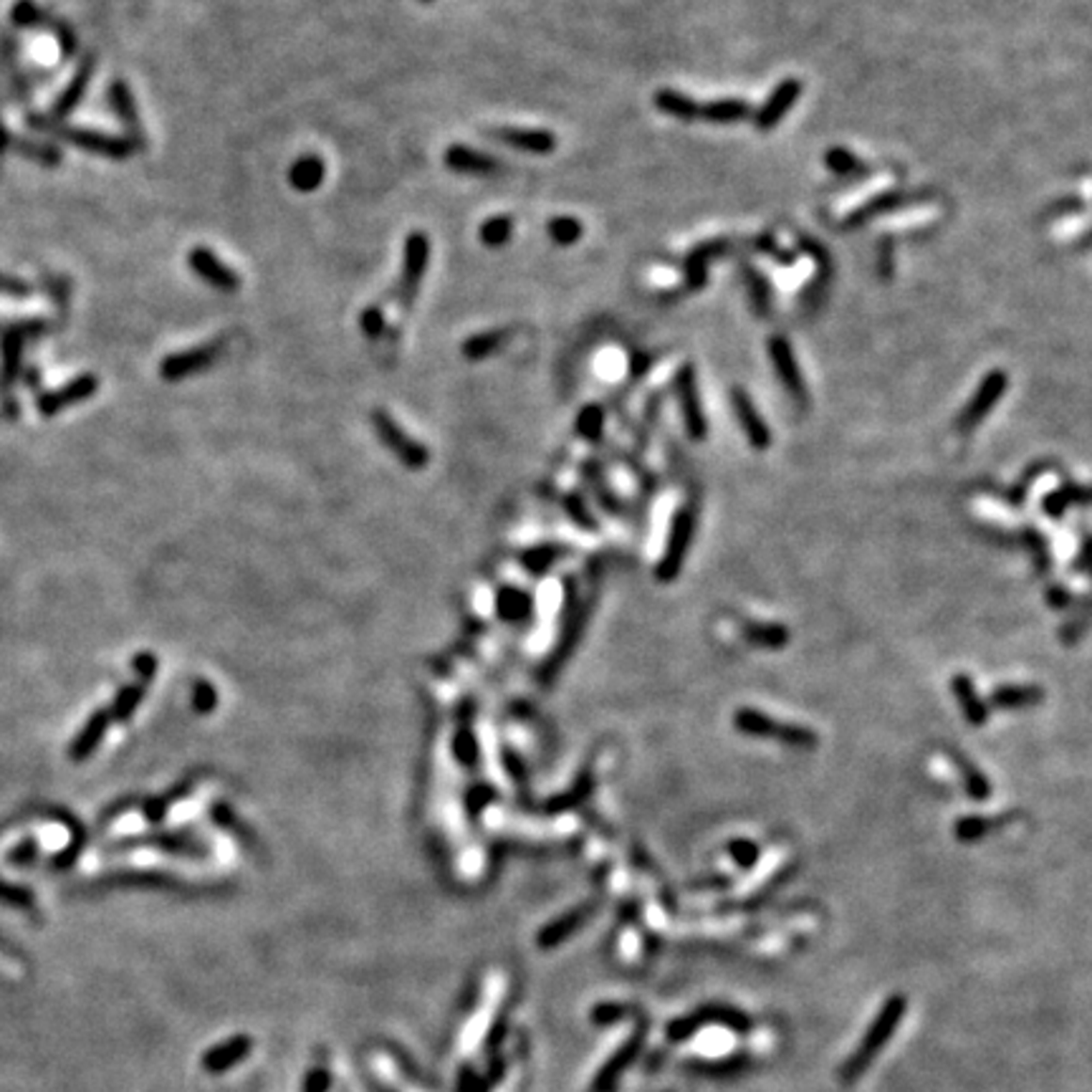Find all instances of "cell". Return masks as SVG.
<instances>
[{
  "label": "cell",
  "instance_id": "58",
  "mask_svg": "<svg viewBox=\"0 0 1092 1092\" xmlns=\"http://www.w3.org/2000/svg\"><path fill=\"white\" fill-rule=\"evenodd\" d=\"M213 704H215V693L211 690V686H198V690H195V705H198L200 711H211Z\"/></svg>",
  "mask_w": 1092,
  "mask_h": 1092
},
{
  "label": "cell",
  "instance_id": "37",
  "mask_svg": "<svg viewBox=\"0 0 1092 1092\" xmlns=\"http://www.w3.org/2000/svg\"><path fill=\"white\" fill-rule=\"evenodd\" d=\"M546 233H549V238L557 243V245L566 248V245H575V243L582 238L584 226L582 220L575 218V215H557V218L549 220Z\"/></svg>",
  "mask_w": 1092,
  "mask_h": 1092
},
{
  "label": "cell",
  "instance_id": "1",
  "mask_svg": "<svg viewBox=\"0 0 1092 1092\" xmlns=\"http://www.w3.org/2000/svg\"><path fill=\"white\" fill-rule=\"evenodd\" d=\"M906 1009H908L906 996L900 994L890 996L888 1002L882 1004L880 1011H878V1017L873 1020V1024L867 1027L865 1037L860 1039L855 1052H852L847 1060H845V1065H842L840 1069L842 1083H858L860 1077L865 1075L867 1069H870V1065L878 1060V1054L882 1052V1047H885V1044L893 1039V1035L898 1032L900 1021L906 1017Z\"/></svg>",
  "mask_w": 1092,
  "mask_h": 1092
},
{
  "label": "cell",
  "instance_id": "62",
  "mask_svg": "<svg viewBox=\"0 0 1092 1092\" xmlns=\"http://www.w3.org/2000/svg\"><path fill=\"white\" fill-rule=\"evenodd\" d=\"M8 147V135H6V130L0 127V154H3V150Z\"/></svg>",
  "mask_w": 1092,
  "mask_h": 1092
},
{
  "label": "cell",
  "instance_id": "55",
  "mask_svg": "<svg viewBox=\"0 0 1092 1092\" xmlns=\"http://www.w3.org/2000/svg\"><path fill=\"white\" fill-rule=\"evenodd\" d=\"M880 276L882 278L893 276V238H882L880 243Z\"/></svg>",
  "mask_w": 1092,
  "mask_h": 1092
},
{
  "label": "cell",
  "instance_id": "44",
  "mask_svg": "<svg viewBox=\"0 0 1092 1092\" xmlns=\"http://www.w3.org/2000/svg\"><path fill=\"white\" fill-rule=\"evenodd\" d=\"M13 21L18 25H49L51 18L33 3V0H18L13 6Z\"/></svg>",
  "mask_w": 1092,
  "mask_h": 1092
},
{
  "label": "cell",
  "instance_id": "15",
  "mask_svg": "<svg viewBox=\"0 0 1092 1092\" xmlns=\"http://www.w3.org/2000/svg\"><path fill=\"white\" fill-rule=\"evenodd\" d=\"M731 404H734V413H736V420L744 430L749 445L753 451H768L771 448V430L756 410L752 395L744 388H734L731 389Z\"/></svg>",
  "mask_w": 1092,
  "mask_h": 1092
},
{
  "label": "cell",
  "instance_id": "36",
  "mask_svg": "<svg viewBox=\"0 0 1092 1092\" xmlns=\"http://www.w3.org/2000/svg\"><path fill=\"white\" fill-rule=\"evenodd\" d=\"M514 235V218L511 215H494L478 228V238L485 248H503Z\"/></svg>",
  "mask_w": 1092,
  "mask_h": 1092
},
{
  "label": "cell",
  "instance_id": "26",
  "mask_svg": "<svg viewBox=\"0 0 1092 1092\" xmlns=\"http://www.w3.org/2000/svg\"><path fill=\"white\" fill-rule=\"evenodd\" d=\"M91 71H94V58L87 56L81 61L79 71L73 73L71 84H69L64 89V94L56 99V104L51 109V119H64V117H69V114L81 104V99H84V94L89 89Z\"/></svg>",
  "mask_w": 1092,
  "mask_h": 1092
},
{
  "label": "cell",
  "instance_id": "7",
  "mask_svg": "<svg viewBox=\"0 0 1092 1092\" xmlns=\"http://www.w3.org/2000/svg\"><path fill=\"white\" fill-rule=\"evenodd\" d=\"M372 422H374V430H377V435H380V440L385 445H388L389 451L400 458V461L407 466V468H425L430 461V453L425 445H420L418 440H413V437L407 435L400 425H397L392 418H389L385 410H374L372 413Z\"/></svg>",
  "mask_w": 1092,
  "mask_h": 1092
},
{
  "label": "cell",
  "instance_id": "25",
  "mask_svg": "<svg viewBox=\"0 0 1092 1092\" xmlns=\"http://www.w3.org/2000/svg\"><path fill=\"white\" fill-rule=\"evenodd\" d=\"M951 690H954L956 701L961 705L963 719L969 720L971 726H984L989 720V705L987 701L979 696V690L973 686V680H971L969 675L958 673V675H954V680H951Z\"/></svg>",
  "mask_w": 1092,
  "mask_h": 1092
},
{
  "label": "cell",
  "instance_id": "27",
  "mask_svg": "<svg viewBox=\"0 0 1092 1092\" xmlns=\"http://www.w3.org/2000/svg\"><path fill=\"white\" fill-rule=\"evenodd\" d=\"M324 178H326V165H324V160L319 154H304V157H299V160L293 162L292 170H289V182H292L293 190H299V193H314V190H319Z\"/></svg>",
  "mask_w": 1092,
  "mask_h": 1092
},
{
  "label": "cell",
  "instance_id": "42",
  "mask_svg": "<svg viewBox=\"0 0 1092 1092\" xmlns=\"http://www.w3.org/2000/svg\"><path fill=\"white\" fill-rule=\"evenodd\" d=\"M991 830V819L981 817V815H969L956 822V837L961 842H976Z\"/></svg>",
  "mask_w": 1092,
  "mask_h": 1092
},
{
  "label": "cell",
  "instance_id": "61",
  "mask_svg": "<svg viewBox=\"0 0 1092 1092\" xmlns=\"http://www.w3.org/2000/svg\"><path fill=\"white\" fill-rule=\"evenodd\" d=\"M1047 599H1050V602L1054 607H1062V605H1068V602H1069V597H1068V594H1065V592L1060 590V587H1054V590H1050V594H1047Z\"/></svg>",
  "mask_w": 1092,
  "mask_h": 1092
},
{
  "label": "cell",
  "instance_id": "40",
  "mask_svg": "<svg viewBox=\"0 0 1092 1092\" xmlns=\"http://www.w3.org/2000/svg\"><path fill=\"white\" fill-rule=\"evenodd\" d=\"M499 609H501V617H506L511 623H518V620H524L531 612V599L521 590H503L499 594Z\"/></svg>",
  "mask_w": 1092,
  "mask_h": 1092
},
{
  "label": "cell",
  "instance_id": "46",
  "mask_svg": "<svg viewBox=\"0 0 1092 1092\" xmlns=\"http://www.w3.org/2000/svg\"><path fill=\"white\" fill-rule=\"evenodd\" d=\"M728 855L736 860L738 867L752 870L759 860V845H753L752 840H731L728 842Z\"/></svg>",
  "mask_w": 1092,
  "mask_h": 1092
},
{
  "label": "cell",
  "instance_id": "30",
  "mask_svg": "<svg viewBox=\"0 0 1092 1092\" xmlns=\"http://www.w3.org/2000/svg\"><path fill=\"white\" fill-rule=\"evenodd\" d=\"M106 726H109V713L104 711L94 713V716L87 720V726L81 728L79 736L73 738L71 749H69V756H71L73 761L89 759L91 753H94V749L99 746V741L104 738Z\"/></svg>",
  "mask_w": 1092,
  "mask_h": 1092
},
{
  "label": "cell",
  "instance_id": "23",
  "mask_svg": "<svg viewBox=\"0 0 1092 1092\" xmlns=\"http://www.w3.org/2000/svg\"><path fill=\"white\" fill-rule=\"evenodd\" d=\"M597 913V903H584V906L575 908V910H566L564 915H559L557 921L549 923L546 928L539 933V946L554 948L559 943H564L569 936H575L577 930L582 928L584 923L590 921L592 915Z\"/></svg>",
  "mask_w": 1092,
  "mask_h": 1092
},
{
  "label": "cell",
  "instance_id": "6",
  "mask_svg": "<svg viewBox=\"0 0 1092 1092\" xmlns=\"http://www.w3.org/2000/svg\"><path fill=\"white\" fill-rule=\"evenodd\" d=\"M673 385H675V397H678L680 415H683V422H686V433L693 437V440H704V437L708 435V422H705L704 407H701V397H698L696 370H693V364L690 362L680 364Z\"/></svg>",
  "mask_w": 1092,
  "mask_h": 1092
},
{
  "label": "cell",
  "instance_id": "56",
  "mask_svg": "<svg viewBox=\"0 0 1092 1092\" xmlns=\"http://www.w3.org/2000/svg\"><path fill=\"white\" fill-rule=\"evenodd\" d=\"M0 900H8V903H16V906H28L31 903L28 893L18 888H8L6 882H0Z\"/></svg>",
  "mask_w": 1092,
  "mask_h": 1092
},
{
  "label": "cell",
  "instance_id": "41",
  "mask_svg": "<svg viewBox=\"0 0 1092 1092\" xmlns=\"http://www.w3.org/2000/svg\"><path fill=\"white\" fill-rule=\"evenodd\" d=\"M584 478H590L592 488H594V494H597L599 503H602V509L612 511V514H620V501H617V496L609 491V485L605 483V478H602V470H599V466L594 461L584 463Z\"/></svg>",
  "mask_w": 1092,
  "mask_h": 1092
},
{
  "label": "cell",
  "instance_id": "63",
  "mask_svg": "<svg viewBox=\"0 0 1092 1092\" xmlns=\"http://www.w3.org/2000/svg\"><path fill=\"white\" fill-rule=\"evenodd\" d=\"M422 3H433V0H422Z\"/></svg>",
  "mask_w": 1092,
  "mask_h": 1092
},
{
  "label": "cell",
  "instance_id": "45",
  "mask_svg": "<svg viewBox=\"0 0 1092 1092\" xmlns=\"http://www.w3.org/2000/svg\"><path fill=\"white\" fill-rule=\"evenodd\" d=\"M753 248L761 253H767V256H771V259L777 261L779 266H794V261H797V253L779 248L777 238H774V235L764 233V235H759V238H753Z\"/></svg>",
  "mask_w": 1092,
  "mask_h": 1092
},
{
  "label": "cell",
  "instance_id": "60",
  "mask_svg": "<svg viewBox=\"0 0 1092 1092\" xmlns=\"http://www.w3.org/2000/svg\"><path fill=\"white\" fill-rule=\"evenodd\" d=\"M1084 211V202L1077 200V198H1072V200H1062V205H1054L1052 208V215H1060V213H1083Z\"/></svg>",
  "mask_w": 1092,
  "mask_h": 1092
},
{
  "label": "cell",
  "instance_id": "17",
  "mask_svg": "<svg viewBox=\"0 0 1092 1092\" xmlns=\"http://www.w3.org/2000/svg\"><path fill=\"white\" fill-rule=\"evenodd\" d=\"M97 388H99V380L94 377V374H81V377L71 380L69 385H64V388H58V389H54V392L40 395L39 403H36V407H39L40 415L51 418V415L61 413V410L71 407V404L89 400V397L97 392Z\"/></svg>",
  "mask_w": 1092,
  "mask_h": 1092
},
{
  "label": "cell",
  "instance_id": "47",
  "mask_svg": "<svg viewBox=\"0 0 1092 1092\" xmlns=\"http://www.w3.org/2000/svg\"><path fill=\"white\" fill-rule=\"evenodd\" d=\"M359 326H362L364 337L380 340L382 334H385V314H382V309L377 307L364 309L362 314H359Z\"/></svg>",
  "mask_w": 1092,
  "mask_h": 1092
},
{
  "label": "cell",
  "instance_id": "14",
  "mask_svg": "<svg viewBox=\"0 0 1092 1092\" xmlns=\"http://www.w3.org/2000/svg\"><path fill=\"white\" fill-rule=\"evenodd\" d=\"M187 263H190V268H193V274L198 276V278H202L208 286L218 289V292L233 293L238 292V286H241V278L235 276V271H230V268H228L211 248H205V245L193 248L190 256H187Z\"/></svg>",
  "mask_w": 1092,
  "mask_h": 1092
},
{
  "label": "cell",
  "instance_id": "13",
  "mask_svg": "<svg viewBox=\"0 0 1092 1092\" xmlns=\"http://www.w3.org/2000/svg\"><path fill=\"white\" fill-rule=\"evenodd\" d=\"M768 356L774 362L777 377L782 380L784 389L797 400L799 404H807V388H804V377H801L799 364L794 356V349L789 340L784 337H771L768 340Z\"/></svg>",
  "mask_w": 1092,
  "mask_h": 1092
},
{
  "label": "cell",
  "instance_id": "21",
  "mask_svg": "<svg viewBox=\"0 0 1092 1092\" xmlns=\"http://www.w3.org/2000/svg\"><path fill=\"white\" fill-rule=\"evenodd\" d=\"M491 137L501 145L514 147L526 154H551L557 150V137L549 130H518V127H501L491 130Z\"/></svg>",
  "mask_w": 1092,
  "mask_h": 1092
},
{
  "label": "cell",
  "instance_id": "38",
  "mask_svg": "<svg viewBox=\"0 0 1092 1092\" xmlns=\"http://www.w3.org/2000/svg\"><path fill=\"white\" fill-rule=\"evenodd\" d=\"M602 433H605V410H602V404H584L579 415H577V435L584 437V440H599Z\"/></svg>",
  "mask_w": 1092,
  "mask_h": 1092
},
{
  "label": "cell",
  "instance_id": "18",
  "mask_svg": "<svg viewBox=\"0 0 1092 1092\" xmlns=\"http://www.w3.org/2000/svg\"><path fill=\"white\" fill-rule=\"evenodd\" d=\"M728 251H731V241H726V238H713V241L698 243L693 251H688L686 266H683L688 292H701L708 283V263Z\"/></svg>",
  "mask_w": 1092,
  "mask_h": 1092
},
{
  "label": "cell",
  "instance_id": "48",
  "mask_svg": "<svg viewBox=\"0 0 1092 1092\" xmlns=\"http://www.w3.org/2000/svg\"><path fill=\"white\" fill-rule=\"evenodd\" d=\"M16 150L18 152H24L25 157H33V160L43 162V165H56V162L61 160V154H58L56 147L33 145V142H25V139L16 142Z\"/></svg>",
  "mask_w": 1092,
  "mask_h": 1092
},
{
  "label": "cell",
  "instance_id": "31",
  "mask_svg": "<svg viewBox=\"0 0 1092 1092\" xmlns=\"http://www.w3.org/2000/svg\"><path fill=\"white\" fill-rule=\"evenodd\" d=\"M738 271H741V278L746 283V292H749V301H752L753 311L759 316H767L771 311V286H768L767 276L761 274L756 266H752L749 261H741Z\"/></svg>",
  "mask_w": 1092,
  "mask_h": 1092
},
{
  "label": "cell",
  "instance_id": "10",
  "mask_svg": "<svg viewBox=\"0 0 1092 1092\" xmlns=\"http://www.w3.org/2000/svg\"><path fill=\"white\" fill-rule=\"evenodd\" d=\"M220 352H223V341H211V344H200V347L185 349V352H175L160 362V377L167 382H178L198 372H205L215 364Z\"/></svg>",
  "mask_w": 1092,
  "mask_h": 1092
},
{
  "label": "cell",
  "instance_id": "49",
  "mask_svg": "<svg viewBox=\"0 0 1092 1092\" xmlns=\"http://www.w3.org/2000/svg\"><path fill=\"white\" fill-rule=\"evenodd\" d=\"M627 1006L625 1004H615V1002H607V1004H597L594 1006V1011H592V1021L594 1024H615V1021L625 1020L627 1017Z\"/></svg>",
  "mask_w": 1092,
  "mask_h": 1092
},
{
  "label": "cell",
  "instance_id": "5",
  "mask_svg": "<svg viewBox=\"0 0 1092 1092\" xmlns=\"http://www.w3.org/2000/svg\"><path fill=\"white\" fill-rule=\"evenodd\" d=\"M693 531H696V511L693 506H683V509L673 516L671 536H668V546L663 551V559L657 564V579L660 582H671L680 575L686 554L693 542Z\"/></svg>",
  "mask_w": 1092,
  "mask_h": 1092
},
{
  "label": "cell",
  "instance_id": "57",
  "mask_svg": "<svg viewBox=\"0 0 1092 1092\" xmlns=\"http://www.w3.org/2000/svg\"><path fill=\"white\" fill-rule=\"evenodd\" d=\"M650 367H653V356L645 352H635L632 355V380H640L642 374L650 372Z\"/></svg>",
  "mask_w": 1092,
  "mask_h": 1092
},
{
  "label": "cell",
  "instance_id": "8",
  "mask_svg": "<svg viewBox=\"0 0 1092 1092\" xmlns=\"http://www.w3.org/2000/svg\"><path fill=\"white\" fill-rule=\"evenodd\" d=\"M645 1035L647 1021H638V1027L632 1029V1035L627 1037V1039L617 1047L615 1054L602 1065V1069H599L597 1077L592 1080L590 1090L587 1092H615L623 1072H627V1068H630L632 1062L638 1060L640 1050H642V1042H645Z\"/></svg>",
  "mask_w": 1092,
  "mask_h": 1092
},
{
  "label": "cell",
  "instance_id": "51",
  "mask_svg": "<svg viewBox=\"0 0 1092 1092\" xmlns=\"http://www.w3.org/2000/svg\"><path fill=\"white\" fill-rule=\"evenodd\" d=\"M559 554H562L559 549H551V546H546V549H536V551H531V554H526L524 562L529 564V569H531V572H544V569H549V564L559 557Z\"/></svg>",
  "mask_w": 1092,
  "mask_h": 1092
},
{
  "label": "cell",
  "instance_id": "53",
  "mask_svg": "<svg viewBox=\"0 0 1092 1092\" xmlns=\"http://www.w3.org/2000/svg\"><path fill=\"white\" fill-rule=\"evenodd\" d=\"M31 292L33 289L25 281H18V278H10V276H0V293H6V296H28Z\"/></svg>",
  "mask_w": 1092,
  "mask_h": 1092
},
{
  "label": "cell",
  "instance_id": "11",
  "mask_svg": "<svg viewBox=\"0 0 1092 1092\" xmlns=\"http://www.w3.org/2000/svg\"><path fill=\"white\" fill-rule=\"evenodd\" d=\"M54 132L69 145L79 147L84 152L102 154V157H109V160H127L135 152V147L127 139L112 137V135H104V132L79 130V127H56Z\"/></svg>",
  "mask_w": 1092,
  "mask_h": 1092
},
{
  "label": "cell",
  "instance_id": "29",
  "mask_svg": "<svg viewBox=\"0 0 1092 1092\" xmlns=\"http://www.w3.org/2000/svg\"><path fill=\"white\" fill-rule=\"evenodd\" d=\"M753 114L752 104L744 99H716L708 104L701 106V117L698 119L711 121V124H738L746 121Z\"/></svg>",
  "mask_w": 1092,
  "mask_h": 1092
},
{
  "label": "cell",
  "instance_id": "33",
  "mask_svg": "<svg viewBox=\"0 0 1092 1092\" xmlns=\"http://www.w3.org/2000/svg\"><path fill=\"white\" fill-rule=\"evenodd\" d=\"M509 337L511 329H488V332L473 334V337H468V340L463 341L461 352L466 359H470V362H481L485 356L496 355V352L506 344Z\"/></svg>",
  "mask_w": 1092,
  "mask_h": 1092
},
{
  "label": "cell",
  "instance_id": "19",
  "mask_svg": "<svg viewBox=\"0 0 1092 1092\" xmlns=\"http://www.w3.org/2000/svg\"><path fill=\"white\" fill-rule=\"evenodd\" d=\"M445 167L448 170L458 172V175H496L503 170V165L494 154L478 152L473 147L466 145H451L445 150Z\"/></svg>",
  "mask_w": 1092,
  "mask_h": 1092
},
{
  "label": "cell",
  "instance_id": "50",
  "mask_svg": "<svg viewBox=\"0 0 1092 1092\" xmlns=\"http://www.w3.org/2000/svg\"><path fill=\"white\" fill-rule=\"evenodd\" d=\"M566 511H569V516L575 518V524H579L582 529H590V531L597 529V521L590 516V511H587L584 501L577 494L566 496Z\"/></svg>",
  "mask_w": 1092,
  "mask_h": 1092
},
{
  "label": "cell",
  "instance_id": "20",
  "mask_svg": "<svg viewBox=\"0 0 1092 1092\" xmlns=\"http://www.w3.org/2000/svg\"><path fill=\"white\" fill-rule=\"evenodd\" d=\"M799 248L801 251H807L812 259L817 261V276L812 278V283H809L807 289H804V293H801V304H804V309H812V311H815V309L822 304V299H825L827 283L832 278V259H830V253L825 251L822 243H817L815 238H807V235H799Z\"/></svg>",
  "mask_w": 1092,
  "mask_h": 1092
},
{
  "label": "cell",
  "instance_id": "22",
  "mask_svg": "<svg viewBox=\"0 0 1092 1092\" xmlns=\"http://www.w3.org/2000/svg\"><path fill=\"white\" fill-rule=\"evenodd\" d=\"M40 332H46L43 322L21 324V326H10L3 332V382L6 385H10L21 372V352H24L25 337Z\"/></svg>",
  "mask_w": 1092,
  "mask_h": 1092
},
{
  "label": "cell",
  "instance_id": "39",
  "mask_svg": "<svg viewBox=\"0 0 1092 1092\" xmlns=\"http://www.w3.org/2000/svg\"><path fill=\"white\" fill-rule=\"evenodd\" d=\"M956 764H958V768H961V777H963V786H966V794H969L971 799L976 801H984L991 797V786H989L987 777L981 774L979 768L973 767V764H969V761L963 759V756H958V753H954Z\"/></svg>",
  "mask_w": 1092,
  "mask_h": 1092
},
{
  "label": "cell",
  "instance_id": "59",
  "mask_svg": "<svg viewBox=\"0 0 1092 1092\" xmlns=\"http://www.w3.org/2000/svg\"><path fill=\"white\" fill-rule=\"evenodd\" d=\"M135 665H137V673L142 675L145 680H150L154 675V668H157V660H154L152 656H139L137 660H135Z\"/></svg>",
  "mask_w": 1092,
  "mask_h": 1092
},
{
  "label": "cell",
  "instance_id": "9",
  "mask_svg": "<svg viewBox=\"0 0 1092 1092\" xmlns=\"http://www.w3.org/2000/svg\"><path fill=\"white\" fill-rule=\"evenodd\" d=\"M1009 388V377L1002 370H991V372L981 380L976 395L971 397L969 404L963 407V413L958 415V430L961 433H971L984 418L996 407V403L1002 400V395Z\"/></svg>",
  "mask_w": 1092,
  "mask_h": 1092
},
{
  "label": "cell",
  "instance_id": "12",
  "mask_svg": "<svg viewBox=\"0 0 1092 1092\" xmlns=\"http://www.w3.org/2000/svg\"><path fill=\"white\" fill-rule=\"evenodd\" d=\"M799 94H801V81L799 79L779 81L777 89L768 94L767 102H764V104L756 109V114H753V124H756V130L771 132L774 127H779V121L784 119L786 114L794 109V104H797Z\"/></svg>",
  "mask_w": 1092,
  "mask_h": 1092
},
{
  "label": "cell",
  "instance_id": "43",
  "mask_svg": "<svg viewBox=\"0 0 1092 1092\" xmlns=\"http://www.w3.org/2000/svg\"><path fill=\"white\" fill-rule=\"evenodd\" d=\"M142 696H145V680H142V683H135V686L130 688H124L119 693V698H117V704H114V719L119 720L130 719L139 701H142Z\"/></svg>",
  "mask_w": 1092,
  "mask_h": 1092
},
{
  "label": "cell",
  "instance_id": "54",
  "mask_svg": "<svg viewBox=\"0 0 1092 1092\" xmlns=\"http://www.w3.org/2000/svg\"><path fill=\"white\" fill-rule=\"evenodd\" d=\"M1065 506H1069V491H1054V494H1050L1044 499V511H1047L1050 516H1060L1062 511H1065Z\"/></svg>",
  "mask_w": 1092,
  "mask_h": 1092
},
{
  "label": "cell",
  "instance_id": "4",
  "mask_svg": "<svg viewBox=\"0 0 1092 1092\" xmlns=\"http://www.w3.org/2000/svg\"><path fill=\"white\" fill-rule=\"evenodd\" d=\"M430 263V238L420 230H415L404 238V251H403V276H400V292H397V301L403 311H410L420 292L422 276L428 274Z\"/></svg>",
  "mask_w": 1092,
  "mask_h": 1092
},
{
  "label": "cell",
  "instance_id": "24",
  "mask_svg": "<svg viewBox=\"0 0 1092 1092\" xmlns=\"http://www.w3.org/2000/svg\"><path fill=\"white\" fill-rule=\"evenodd\" d=\"M903 205H908V195L900 193V190H888V193L875 195L873 200L863 202L860 208H855V211L849 213L847 218H845V223H842V228L855 230V228H863L865 223H870L873 218H878V215L900 211Z\"/></svg>",
  "mask_w": 1092,
  "mask_h": 1092
},
{
  "label": "cell",
  "instance_id": "28",
  "mask_svg": "<svg viewBox=\"0 0 1092 1092\" xmlns=\"http://www.w3.org/2000/svg\"><path fill=\"white\" fill-rule=\"evenodd\" d=\"M1044 698V690L1039 686H999L991 690V705L1002 711H1020L1037 705Z\"/></svg>",
  "mask_w": 1092,
  "mask_h": 1092
},
{
  "label": "cell",
  "instance_id": "35",
  "mask_svg": "<svg viewBox=\"0 0 1092 1092\" xmlns=\"http://www.w3.org/2000/svg\"><path fill=\"white\" fill-rule=\"evenodd\" d=\"M741 632H744V638L749 640V642H753V645L759 647H782L789 642V630H786L784 625H767V623H746L744 627H741Z\"/></svg>",
  "mask_w": 1092,
  "mask_h": 1092
},
{
  "label": "cell",
  "instance_id": "16",
  "mask_svg": "<svg viewBox=\"0 0 1092 1092\" xmlns=\"http://www.w3.org/2000/svg\"><path fill=\"white\" fill-rule=\"evenodd\" d=\"M109 102H112V109L114 114L119 117L121 127H124V132H127V142H130L135 150H145V130H142V121H139V114H137V102H135V97H132L130 87H127V81L117 79L109 87Z\"/></svg>",
  "mask_w": 1092,
  "mask_h": 1092
},
{
  "label": "cell",
  "instance_id": "2",
  "mask_svg": "<svg viewBox=\"0 0 1092 1092\" xmlns=\"http://www.w3.org/2000/svg\"><path fill=\"white\" fill-rule=\"evenodd\" d=\"M734 726L738 734L753 738H777L782 744L794 746V749H812L817 746V734L807 726L799 723H782V720L771 719L767 713L756 711V708H738L734 713Z\"/></svg>",
  "mask_w": 1092,
  "mask_h": 1092
},
{
  "label": "cell",
  "instance_id": "3",
  "mask_svg": "<svg viewBox=\"0 0 1092 1092\" xmlns=\"http://www.w3.org/2000/svg\"><path fill=\"white\" fill-rule=\"evenodd\" d=\"M705 1024H723V1027H731L734 1032H749V1029H752V1017L744 1014V1011L734 1009V1006L711 1004V1006H701V1009L693 1011V1014H686V1017L673 1020L671 1024L665 1027V1035H668V1039H673V1042H683L688 1037H693L696 1032H701V1027H705Z\"/></svg>",
  "mask_w": 1092,
  "mask_h": 1092
},
{
  "label": "cell",
  "instance_id": "52",
  "mask_svg": "<svg viewBox=\"0 0 1092 1092\" xmlns=\"http://www.w3.org/2000/svg\"><path fill=\"white\" fill-rule=\"evenodd\" d=\"M49 28H54L58 36V43H61V51H64V56H71L73 51H76V39H73V31L69 28L66 24H61V21H51Z\"/></svg>",
  "mask_w": 1092,
  "mask_h": 1092
},
{
  "label": "cell",
  "instance_id": "34",
  "mask_svg": "<svg viewBox=\"0 0 1092 1092\" xmlns=\"http://www.w3.org/2000/svg\"><path fill=\"white\" fill-rule=\"evenodd\" d=\"M825 167L840 178H860L867 175V165L845 147H830L825 152Z\"/></svg>",
  "mask_w": 1092,
  "mask_h": 1092
},
{
  "label": "cell",
  "instance_id": "32",
  "mask_svg": "<svg viewBox=\"0 0 1092 1092\" xmlns=\"http://www.w3.org/2000/svg\"><path fill=\"white\" fill-rule=\"evenodd\" d=\"M656 106L668 117H675L680 121H696L701 117V104L696 99H690L683 91L675 89H660L656 94Z\"/></svg>",
  "mask_w": 1092,
  "mask_h": 1092
}]
</instances>
